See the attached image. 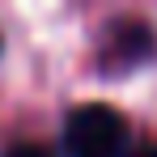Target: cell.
Here are the masks:
<instances>
[{
    "label": "cell",
    "mask_w": 157,
    "mask_h": 157,
    "mask_svg": "<svg viewBox=\"0 0 157 157\" xmlns=\"http://www.w3.org/2000/svg\"><path fill=\"white\" fill-rule=\"evenodd\" d=\"M68 157H123L128 149V119L106 102H85L64 123Z\"/></svg>",
    "instance_id": "6da1fadb"
},
{
    "label": "cell",
    "mask_w": 157,
    "mask_h": 157,
    "mask_svg": "<svg viewBox=\"0 0 157 157\" xmlns=\"http://www.w3.org/2000/svg\"><path fill=\"white\" fill-rule=\"evenodd\" d=\"M4 157H55L47 144H34V140H21V144H13V149H4Z\"/></svg>",
    "instance_id": "7a4b0ae2"
},
{
    "label": "cell",
    "mask_w": 157,
    "mask_h": 157,
    "mask_svg": "<svg viewBox=\"0 0 157 157\" xmlns=\"http://www.w3.org/2000/svg\"><path fill=\"white\" fill-rule=\"evenodd\" d=\"M132 157H157V144H144V149H136Z\"/></svg>",
    "instance_id": "3957f363"
}]
</instances>
